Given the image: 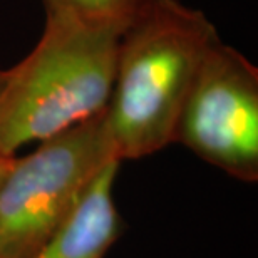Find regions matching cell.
Masks as SVG:
<instances>
[{"instance_id": "cell-1", "label": "cell", "mask_w": 258, "mask_h": 258, "mask_svg": "<svg viewBox=\"0 0 258 258\" xmlns=\"http://www.w3.org/2000/svg\"><path fill=\"white\" fill-rule=\"evenodd\" d=\"M220 37L203 10L181 0H143L122 29L106 107L121 161L174 143L198 71Z\"/></svg>"}, {"instance_id": "cell-2", "label": "cell", "mask_w": 258, "mask_h": 258, "mask_svg": "<svg viewBox=\"0 0 258 258\" xmlns=\"http://www.w3.org/2000/svg\"><path fill=\"white\" fill-rule=\"evenodd\" d=\"M122 25L45 15L35 47L14 67L0 96V153L40 143L109 104Z\"/></svg>"}, {"instance_id": "cell-3", "label": "cell", "mask_w": 258, "mask_h": 258, "mask_svg": "<svg viewBox=\"0 0 258 258\" xmlns=\"http://www.w3.org/2000/svg\"><path fill=\"white\" fill-rule=\"evenodd\" d=\"M114 159L106 109L15 156L0 184V258H32Z\"/></svg>"}, {"instance_id": "cell-4", "label": "cell", "mask_w": 258, "mask_h": 258, "mask_svg": "<svg viewBox=\"0 0 258 258\" xmlns=\"http://www.w3.org/2000/svg\"><path fill=\"white\" fill-rule=\"evenodd\" d=\"M174 143L231 178L258 179V69L221 39L200 67Z\"/></svg>"}, {"instance_id": "cell-5", "label": "cell", "mask_w": 258, "mask_h": 258, "mask_svg": "<svg viewBox=\"0 0 258 258\" xmlns=\"http://www.w3.org/2000/svg\"><path fill=\"white\" fill-rule=\"evenodd\" d=\"M121 163L114 159L97 173L72 213L32 258H106L121 235L112 196Z\"/></svg>"}, {"instance_id": "cell-6", "label": "cell", "mask_w": 258, "mask_h": 258, "mask_svg": "<svg viewBox=\"0 0 258 258\" xmlns=\"http://www.w3.org/2000/svg\"><path fill=\"white\" fill-rule=\"evenodd\" d=\"M141 2L143 0H42L45 15H69L122 27Z\"/></svg>"}, {"instance_id": "cell-7", "label": "cell", "mask_w": 258, "mask_h": 258, "mask_svg": "<svg viewBox=\"0 0 258 258\" xmlns=\"http://www.w3.org/2000/svg\"><path fill=\"white\" fill-rule=\"evenodd\" d=\"M15 156H9V154H2L0 153V184H2L5 174H7L9 168L12 166V161H14Z\"/></svg>"}, {"instance_id": "cell-8", "label": "cell", "mask_w": 258, "mask_h": 258, "mask_svg": "<svg viewBox=\"0 0 258 258\" xmlns=\"http://www.w3.org/2000/svg\"><path fill=\"white\" fill-rule=\"evenodd\" d=\"M7 77H9V69H4V67H0V96H2L5 84H7Z\"/></svg>"}]
</instances>
